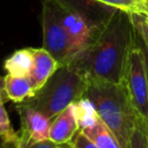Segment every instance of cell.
<instances>
[{
	"mask_svg": "<svg viewBox=\"0 0 148 148\" xmlns=\"http://www.w3.org/2000/svg\"><path fill=\"white\" fill-rule=\"evenodd\" d=\"M92 1L127 13L145 12V7H146V0H92Z\"/></svg>",
	"mask_w": 148,
	"mask_h": 148,
	"instance_id": "obj_15",
	"label": "cell"
},
{
	"mask_svg": "<svg viewBox=\"0 0 148 148\" xmlns=\"http://www.w3.org/2000/svg\"><path fill=\"white\" fill-rule=\"evenodd\" d=\"M145 12L148 13V1H146V7H145Z\"/></svg>",
	"mask_w": 148,
	"mask_h": 148,
	"instance_id": "obj_23",
	"label": "cell"
},
{
	"mask_svg": "<svg viewBox=\"0 0 148 148\" xmlns=\"http://www.w3.org/2000/svg\"><path fill=\"white\" fill-rule=\"evenodd\" d=\"M80 131L73 103L51 120L50 140L57 145L69 142Z\"/></svg>",
	"mask_w": 148,
	"mask_h": 148,
	"instance_id": "obj_9",
	"label": "cell"
},
{
	"mask_svg": "<svg viewBox=\"0 0 148 148\" xmlns=\"http://www.w3.org/2000/svg\"><path fill=\"white\" fill-rule=\"evenodd\" d=\"M84 96L89 98L102 121L114 134L120 148H128L138 113L123 83L89 80Z\"/></svg>",
	"mask_w": 148,
	"mask_h": 148,
	"instance_id": "obj_2",
	"label": "cell"
},
{
	"mask_svg": "<svg viewBox=\"0 0 148 148\" xmlns=\"http://www.w3.org/2000/svg\"><path fill=\"white\" fill-rule=\"evenodd\" d=\"M142 44V43H141ZM146 51V50H145ZM146 64H147V75H148V53H147V51H146Z\"/></svg>",
	"mask_w": 148,
	"mask_h": 148,
	"instance_id": "obj_22",
	"label": "cell"
},
{
	"mask_svg": "<svg viewBox=\"0 0 148 148\" xmlns=\"http://www.w3.org/2000/svg\"><path fill=\"white\" fill-rule=\"evenodd\" d=\"M89 79L72 65H61L35 95L22 102L53 119L84 96Z\"/></svg>",
	"mask_w": 148,
	"mask_h": 148,
	"instance_id": "obj_3",
	"label": "cell"
},
{
	"mask_svg": "<svg viewBox=\"0 0 148 148\" xmlns=\"http://www.w3.org/2000/svg\"><path fill=\"white\" fill-rule=\"evenodd\" d=\"M146 1H147V0H146Z\"/></svg>",
	"mask_w": 148,
	"mask_h": 148,
	"instance_id": "obj_25",
	"label": "cell"
},
{
	"mask_svg": "<svg viewBox=\"0 0 148 148\" xmlns=\"http://www.w3.org/2000/svg\"><path fill=\"white\" fill-rule=\"evenodd\" d=\"M0 98H5V91H3V77L0 76Z\"/></svg>",
	"mask_w": 148,
	"mask_h": 148,
	"instance_id": "obj_20",
	"label": "cell"
},
{
	"mask_svg": "<svg viewBox=\"0 0 148 148\" xmlns=\"http://www.w3.org/2000/svg\"><path fill=\"white\" fill-rule=\"evenodd\" d=\"M147 1H148V0H147Z\"/></svg>",
	"mask_w": 148,
	"mask_h": 148,
	"instance_id": "obj_24",
	"label": "cell"
},
{
	"mask_svg": "<svg viewBox=\"0 0 148 148\" xmlns=\"http://www.w3.org/2000/svg\"><path fill=\"white\" fill-rule=\"evenodd\" d=\"M18 138V133L14 131L8 113L5 108L3 98H0V141L9 142Z\"/></svg>",
	"mask_w": 148,
	"mask_h": 148,
	"instance_id": "obj_16",
	"label": "cell"
},
{
	"mask_svg": "<svg viewBox=\"0 0 148 148\" xmlns=\"http://www.w3.org/2000/svg\"><path fill=\"white\" fill-rule=\"evenodd\" d=\"M56 6L68 36L69 64L73 58L81 53L91 43L99 22L90 21L86 15L62 0H56Z\"/></svg>",
	"mask_w": 148,
	"mask_h": 148,
	"instance_id": "obj_5",
	"label": "cell"
},
{
	"mask_svg": "<svg viewBox=\"0 0 148 148\" xmlns=\"http://www.w3.org/2000/svg\"><path fill=\"white\" fill-rule=\"evenodd\" d=\"M43 47L61 65L69 61V42L60 20L56 0H44L42 7Z\"/></svg>",
	"mask_w": 148,
	"mask_h": 148,
	"instance_id": "obj_6",
	"label": "cell"
},
{
	"mask_svg": "<svg viewBox=\"0 0 148 148\" xmlns=\"http://www.w3.org/2000/svg\"><path fill=\"white\" fill-rule=\"evenodd\" d=\"M131 18L136 35L148 53V13L146 12L131 13Z\"/></svg>",
	"mask_w": 148,
	"mask_h": 148,
	"instance_id": "obj_17",
	"label": "cell"
},
{
	"mask_svg": "<svg viewBox=\"0 0 148 148\" xmlns=\"http://www.w3.org/2000/svg\"><path fill=\"white\" fill-rule=\"evenodd\" d=\"M136 39L131 13L112 9L99 21L91 43L68 65L89 80L121 83L130 51Z\"/></svg>",
	"mask_w": 148,
	"mask_h": 148,
	"instance_id": "obj_1",
	"label": "cell"
},
{
	"mask_svg": "<svg viewBox=\"0 0 148 148\" xmlns=\"http://www.w3.org/2000/svg\"><path fill=\"white\" fill-rule=\"evenodd\" d=\"M15 108L20 117L21 126L17 133L21 142L34 145L50 140L51 119L24 103H17Z\"/></svg>",
	"mask_w": 148,
	"mask_h": 148,
	"instance_id": "obj_7",
	"label": "cell"
},
{
	"mask_svg": "<svg viewBox=\"0 0 148 148\" xmlns=\"http://www.w3.org/2000/svg\"><path fill=\"white\" fill-rule=\"evenodd\" d=\"M128 98L139 117L148 120V75L146 51L138 35L130 51L121 81Z\"/></svg>",
	"mask_w": 148,
	"mask_h": 148,
	"instance_id": "obj_4",
	"label": "cell"
},
{
	"mask_svg": "<svg viewBox=\"0 0 148 148\" xmlns=\"http://www.w3.org/2000/svg\"><path fill=\"white\" fill-rule=\"evenodd\" d=\"M31 53L32 67L29 73V77L35 91H37L60 67V64L44 47H31Z\"/></svg>",
	"mask_w": 148,
	"mask_h": 148,
	"instance_id": "obj_8",
	"label": "cell"
},
{
	"mask_svg": "<svg viewBox=\"0 0 148 148\" xmlns=\"http://www.w3.org/2000/svg\"><path fill=\"white\" fill-rule=\"evenodd\" d=\"M0 148H60V145H57L51 140H45V141L37 142L34 145H25L21 142L20 139L17 138L14 141L0 142Z\"/></svg>",
	"mask_w": 148,
	"mask_h": 148,
	"instance_id": "obj_18",
	"label": "cell"
},
{
	"mask_svg": "<svg viewBox=\"0 0 148 148\" xmlns=\"http://www.w3.org/2000/svg\"><path fill=\"white\" fill-rule=\"evenodd\" d=\"M32 67L31 47L20 49L13 52L3 62V69L7 74L16 76H29Z\"/></svg>",
	"mask_w": 148,
	"mask_h": 148,
	"instance_id": "obj_11",
	"label": "cell"
},
{
	"mask_svg": "<svg viewBox=\"0 0 148 148\" xmlns=\"http://www.w3.org/2000/svg\"><path fill=\"white\" fill-rule=\"evenodd\" d=\"M128 148H148V120L138 116Z\"/></svg>",
	"mask_w": 148,
	"mask_h": 148,
	"instance_id": "obj_14",
	"label": "cell"
},
{
	"mask_svg": "<svg viewBox=\"0 0 148 148\" xmlns=\"http://www.w3.org/2000/svg\"><path fill=\"white\" fill-rule=\"evenodd\" d=\"M73 105H74V110H75V114L77 118V124H79L80 130L92 125L99 118L95 106L89 101V98L86 96L74 102Z\"/></svg>",
	"mask_w": 148,
	"mask_h": 148,
	"instance_id": "obj_13",
	"label": "cell"
},
{
	"mask_svg": "<svg viewBox=\"0 0 148 148\" xmlns=\"http://www.w3.org/2000/svg\"><path fill=\"white\" fill-rule=\"evenodd\" d=\"M3 91L5 96L16 104L27 101L36 92L29 76H16L12 74L3 76Z\"/></svg>",
	"mask_w": 148,
	"mask_h": 148,
	"instance_id": "obj_10",
	"label": "cell"
},
{
	"mask_svg": "<svg viewBox=\"0 0 148 148\" xmlns=\"http://www.w3.org/2000/svg\"><path fill=\"white\" fill-rule=\"evenodd\" d=\"M60 148H75V147H73L69 143H62V145H60Z\"/></svg>",
	"mask_w": 148,
	"mask_h": 148,
	"instance_id": "obj_21",
	"label": "cell"
},
{
	"mask_svg": "<svg viewBox=\"0 0 148 148\" xmlns=\"http://www.w3.org/2000/svg\"><path fill=\"white\" fill-rule=\"evenodd\" d=\"M67 143H69V145H72L73 147H75V148H98L83 132H81V131H79L74 136H73V139L69 141V142H67Z\"/></svg>",
	"mask_w": 148,
	"mask_h": 148,
	"instance_id": "obj_19",
	"label": "cell"
},
{
	"mask_svg": "<svg viewBox=\"0 0 148 148\" xmlns=\"http://www.w3.org/2000/svg\"><path fill=\"white\" fill-rule=\"evenodd\" d=\"M80 131L83 132L98 148H120L114 134L106 127L101 118H98L92 125Z\"/></svg>",
	"mask_w": 148,
	"mask_h": 148,
	"instance_id": "obj_12",
	"label": "cell"
}]
</instances>
